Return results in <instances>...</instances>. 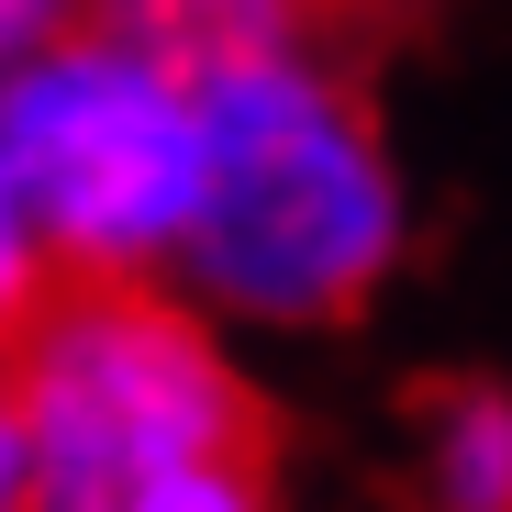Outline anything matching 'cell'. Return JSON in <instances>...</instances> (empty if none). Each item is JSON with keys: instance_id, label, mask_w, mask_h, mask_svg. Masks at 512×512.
<instances>
[{"instance_id": "obj_5", "label": "cell", "mask_w": 512, "mask_h": 512, "mask_svg": "<svg viewBox=\"0 0 512 512\" xmlns=\"http://www.w3.org/2000/svg\"><path fill=\"white\" fill-rule=\"evenodd\" d=\"M101 12L123 34L167 45V56H190V67L245 56V45H279V34H323L312 12H290V0H101Z\"/></svg>"}, {"instance_id": "obj_10", "label": "cell", "mask_w": 512, "mask_h": 512, "mask_svg": "<svg viewBox=\"0 0 512 512\" xmlns=\"http://www.w3.org/2000/svg\"><path fill=\"white\" fill-rule=\"evenodd\" d=\"M290 12H312V23H334V0H290Z\"/></svg>"}, {"instance_id": "obj_3", "label": "cell", "mask_w": 512, "mask_h": 512, "mask_svg": "<svg viewBox=\"0 0 512 512\" xmlns=\"http://www.w3.org/2000/svg\"><path fill=\"white\" fill-rule=\"evenodd\" d=\"M0 134L56 279H179L212 179V101L190 56L90 12L45 56L0 67Z\"/></svg>"}, {"instance_id": "obj_1", "label": "cell", "mask_w": 512, "mask_h": 512, "mask_svg": "<svg viewBox=\"0 0 512 512\" xmlns=\"http://www.w3.org/2000/svg\"><path fill=\"white\" fill-rule=\"evenodd\" d=\"M212 101V179L179 256L245 346H323L357 334L423 245L412 167L368 101V78L323 34H279L201 67Z\"/></svg>"}, {"instance_id": "obj_9", "label": "cell", "mask_w": 512, "mask_h": 512, "mask_svg": "<svg viewBox=\"0 0 512 512\" xmlns=\"http://www.w3.org/2000/svg\"><path fill=\"white\" fill-rule=\"evenodd\" d=\"M101 0H0V67H23V56H45L56 34H78Z\"/></svg>"}, {"instance_id": "obj_6", "label": "cell", "mask_w": 512, "mask_h": 512, "mask_svg": "<svg viewBox=\"0 0 512 512\" xmlns=\"http://www.w3.org/2000/svg\"><path fill=\"white\" fill-rule=\"evenodd\" d=\"M78 512H290L279 490V457L245 446V457H190V468H156V479H123Z\"/></svg>"}, {"instance_id": "obj_8", "label": "cell", "mask_w": 512, "mask_h": 512, "mask_svg": "<svg viewBox=\"0 0 512 512\" xmlns=\"http://www.w3.org/2000/svg\"><path fill=\"white\" fill-rule=\"evenodd\" d=\"M0 512H34V423H23L12 346H0Z\"/></svg>"}, {"instance_id": "obj_4", "label": "cell", "mask_w": 512, "mask_h": 512, "mask_svg": "<svg viewBox=\"0 0 512 512\" xmlns=\"http://www.w3.org/2000/svg\"><path fill=\"white\" fill-rule=\"evenodd\" d=\"M401 512H512V379H446L401 423Z\"/></svg>"}, {"instance_id": "obj_7", "label": "cell", "mask_w": 512, "mask_h": 512, "mask_svg": "<svg viewBox=\"0 0 512 512\" xmlns=\"http://www.w3.org/2000/svg\"><path fill=\"white\" fill-rule=\"evenodd\" d=\"M45 290H56V245H45V223H34V201H23V167H12V134H0V346L45 312Z\"/></svg>"}, {"instance_id": "obj_2", "label": "cell", "mask_w": 512, "mask_h": 512, "mask_svg": "<svg viewBox=\"0 0 512 512\" xmlns=\"http://www.w3.org/2000/svg\"><path fill=\"white\" fill-rule=\"evenodd\" d=\"M34 423V512H78L123 479L268 446L245 334L179 279H56L12 334Z\"/></svg>"}]
</instances>
